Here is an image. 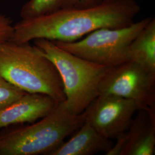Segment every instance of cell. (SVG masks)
Masks as SVG:
<instances>
[{
	"instance_id": "7c38bea8",
	"label": "cell",
	"mask_w": 155,
	"mask_h": 155,
	"mask_svg": "<svg viewBox=\"0 0 155 155\" xmlns=\"http://www.w3.org/2000/svg\"><path fill=\"white\" fill-rule=\"evenodd\" d=\"M81 0H29L21 9V19L42 16L64 9L78 6Z\"/></svg>"
},
{
	"instance_id": "6da1fadb",
	"label": "cell",
	"mask_w": 155,
	"mask_h": 155,
	"mask_svg": "<svg viewBox=\"0 0 155 155\" xmlns=\"http://www.w3.org/2000/svg\"><path fill=\"white\" fill-rule=\"evenodd\" d=\"M141 7L136 0H104L96 5L75 6L14 24L9 40L16 43L36 39L72 42L100 28H121L133 24Z\"/></svg>"
},
{
	"instance_id": "ba28073f",
	"label": "cell",
	"mask_w": 155,
	"mask_h": 155,
	"mask_svg": "<svg viewBox=\"0 0 155 155\" xmlns=\"http://www.w3.org/2000/svg\"><path fill=\"white\" fill-rule=\"evenodd\" d=\"M137 111L127 132L117 138L106 155H155V111Z\"/></svg>"
},
{
	"instance_id": "7a4b0ae2",
	"label": "cell",
	"mask_w": 155,
	"mask_h": 155,
	"mask_svg": "<svg viewBox=\"0 0 155 155\" xmlns=\"http://www.w3.org/2000/svg\"><path fill=\"white\" fill-rule=\"evenodd\" d=\"M0 75L25 93L45 94L58 102L66 101L58 70L29 43L8 40L0 45Z\"/></svg>"
},
{
	"instance_id": "52a82bcc",
	"label": "cell",
	"mask_w": 155,
	"mask_h": 155,
	"mask_svg": "<svg viewBox=\"0 0 155 155\" xmlns=\"http://www.w3.org/2000/svg\"><path fill=\"white\" fill-rule=\"evenodd\" d=\"M139 110V105L132 100L113 95H99L82 113L86 122L111 140L127 132Z\"/></svg>"
},
{
	"instance_id": "9a60e30c",
	"label": "cell",
	"mask_w": 155,
	"mask_h": 155,
	"mask_svg": "<svg viewBox=\"0 0 155 155\" xmlns=\"http://www.w3.org/2000/svg\"><path fill=\"white\" fill-rule=\"evenodd\" d=\"M104 0H81L80 4L78 6L85 8L91 6L96 5L101 3Z\"/></svg>"
},
{
	"instance_id": "9c48e42d",
	"label": "cell",
	"mask_w": 155,
	"mask_h": 155,
	"mask_svg": "<svg viewBox=\"0 0 155 155\" xmlns=\"http://www.w3.org/2000/svg\"><path fill=\"white\" fill-rule=\"evenodd\" d=\"M58 103L45 94L27 93L0 110V127L35 122L49 114Z\"/></svg>"
},
{
	"instance_id": "3957f363",
	"label": "cell",
	"mask_w": 155,
	"mask_h": 155,
	"mask_svg": "<svg viewBox=\"0 0 155 155\" xmlns=\"http://www.w3.org/2000/svg\"><path fill=\"white\" fill-rule=\"evenodd\" d=\"M84 122L59 102L38 121L0 135V155H50Z\"/></svg>"
},
{
	"instance_id": "30bf717a",
	"label": "cell",
	"mask_w": 155,
	"mask_h": 155,
	"mask_svg": "<svg viewBox=\"0 0 155 155\" xmlns=\"http://www.w3.org/2000/svg\"><path fill=\"white\" fill-rule=\"evenodd\" d=\"M113 143L98 132L88 122H84L71 139L64 141L50 155H91L111 150Z\"/></svg>"
},
{
	"instance_id": "8fae6325",
	"label": "cell",
	"mask_w": 155,
	"mask_h": 155,
	"mask_svg": "<svg viewBox=\"0 0 155 155\" xmlns=\"http://www.w3.org/2000/svg\"><path fill=\"white\" fill-rule=\"evenodd\" d=\"M130 61L155 74V18L150 22L134 38L129 47Z\"/></svg>"
},
{
	"instance_id": "8992f818",
	"label": "cell",
	"mask_w": 155,
	"mask_h": 155,
	"mask_svg": "<svg viewBox=\"0 0 155 155\" xmlns=\"http://www.w3.org/2000/svg\"><path fill=\"white\" fill-rule=\"evenodd\" d=\"M98 92L99 95L132 100L140 109L155 111V74L132 61L108 67L100 82Z\"/></svg>"
},
{
	"instance_id": "277c9868",
	"label": "cell",
	"mask_w": 155,
	"mask_h": 155,
	"mask_svg": "<svg viewBox=\"0 0 155 155\" xmlns=\"http://www.w3.org/2000/svg\"><path fill=\"white\" fill-rule=\"evenodd\" d=\"M41 53L52 62L61 78L67 107L73 114L82 113L98 96L100 82L108 67L88 61L63 50L47 39L33 40Z\"/></svg>"
},
{
	"instance_id": "5b68a950",
	"label": "cell",
	"mask_w": 155,
	"mask_h": 155,
	"mask_svg": "<svg viewBox=\"0 0 155 155\" xmlns=\"http://www.w3.org/2000/svg\"><path fill=\"white\" fill-rule=\"evenodd\" d=\"M149 17L121 28H100L72 42L54 41L63 50L104 66H115L130 61L129 47L150 22Z\"/></svg>"
},
{
	"instance_id": "4fadbf2b",
	"label": "cell",
	"mask_w": 155,
	"mask_h": 155,
	"mask_svg": "<svg viewBox=\"0 0 155 155\" xmlns=\"http://www.w3.org/2000/svg\"><path fill=\"white\" fill-rule=\"evenodd\" d=\"M0 75V110L26 94Z\"/></svg>"
},
{
	"instance_id": "5bb4252c",
	"label": "cell",
	"mask_w": 155,
	"mask_h": 155,
	"mask_svg": "<svg viewBox=\"0 0 155 155\" xmlns=\"http://www.w3.org/2000/svg\"><path fill=\"white\" fill-rule=\"evenodd\" d=\"M13 26L11 18L0 13V45L11 39Z\"/></svg>"
}]
</instances>
